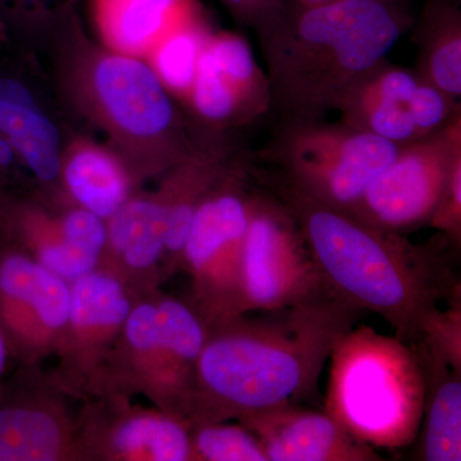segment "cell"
<instances>
[{
	"label": "cell",
	"mask_w": 461,
	"mask_h": 461,
	"mask_svg": "<svg viewBox=\"0 0 461 461\" xmlns=\"http://www.w3.org/2000/svg\"><path fill=\"white\" fill-rule=\"evenodd\" d=\"M359 313L330 294L212 324L196 364L187 424L238 420L311 396L333 348Z\"/></svg>",
	"instance_id": "1"
},
{
	"label": "cell",
	"mask_w": 461,
	"mask_h": 461,
	"mask_svg": "<svg viewBox=\"0 0 461 461\" xmlns=\"http://www.w3.org/2000/svg\"><path fill=\"white\" fill-rule=\"evenodd\" d=\"M282 203L299 224L330 293L357 311L384 318L406 344L420 338L442 300L460 295L438 248L411 244L286 184Z\"/></svg>",
	"instance_id": "2"
},
{
	"label": "cell",
	"mask_w": 461,
	"mask_h": 461,
	"mask_svg": "<svg viewBox=\"0 0 461 461\" xmlns=\"http://www.w3.org/2000/svg\"><path fill=\"white\" fill-rule=\"evenodd\" d=\"M409 0H335L297 5L286 0L259 36L272 107L286 120H314L338 111L355 85L414 25Z\"/></svg>",
	"instance_id": "3"
},
{
	"label": "cell",
	"mask_w": 461,
	"mask_h": 461,
	"mask_svg": "<svg viewBox=\"0 0 461 461\" xmlns=\"http://www.w3.org/2000/svg\"><path fill=\"white\" fill-rule=\"evenodd\" d=\"M72 62L78 102L120 145L136 182L195 153L169 91L145 58L81 48Z\"/></svg>",
	"instance_id": "4"
},
{
	"label": "cell",
	"mask_w": 461,
	"mask_h": 461,
	"mask_svg": "<svg viewBox=\"0 0 461 461\" xmlns=\"http://www.w3.org/2000/svg\"><path fill=\"white\" fill-rule=\"evenodd\" d=\"M330 360V417L372 447L411 445L420 429L426 397L411 346L363 326L339 339Z\"/></svg>",
	"instance_id": "5"
},
{
	"label": "cell",
	"mask_w": 461,
	"mask_h": 461,
	"mask_svg": "<svg viewBox=\"0 0 461 461\" xmlns=\"http://www.w3.org/2000/svg\"><path fill=\"white\" fill-rule=\"evenodd\" d=\"M206 333L208 327L189 302L162 290L138 297L108 355L94 397L141 395L154 408L187 424Z\"/></svg>",
	"instance_id": "6"
},
{
	"label": "cell",
	"mask_w": 461,
	"mask_h": 461,
	"mask_svg": "<svg viewBox=\"0 0 461 461\" xmlns=\"http://www.w3.org/2000/svg\"><path fill=\"white\" fill-rule=\"evenodd\" d=\"M277 159L285 184L321 205L350 214L373 180L393 163L400 145L348 124L286 120Z\"/></svg>",
	"instance_id": "7"
},
{
	"label": "cell",
	"mask_w": 461,
	"mask_h": 461,
	"mask_svg": "<svg viewBox=\"0 0 461 461\" xmlns=\"http://www.w3.org/2000/svg\"><path fill=\"white\" fill-rule=\"evenodd\" d=\"M245 173L232 168L200 202L180 268L189 276V303L206 327L242 314L240 269L253 195Z\"/></svg>",
	"instance_id": "8"
},
{
	"label": "cell",
	"mask_w": 461,
	"mask_h": 461,
	"mask_svg": "<svg viewBox=\"0 0 461 461\" xmlns=\"http://www.w3.org/2000/svg\"><path fill=\"white\" fill-rule=\"evenodd\" d=\"M242 313L277 311L330 295L287 206L253 195L240 269Z\"/></svg>",
	"instance_id": "9"
},
{
	"label": "cell",
	"mask_w": 461,
	"mask_h": 461,
	"mask_svg": "<svg viewBox=\"0 0 461 461\" xmlns=\"http://www.w3.org/2000/svg\"><path fill=\"white\" fill-rule=\"evenodd\" d=\"M460 158L459 113L432 135L402 145L395 159L373 180L350 214L397 235L429 226Z\"/></svg>",
	"instance_id": "10"
},
{
	"label": "cell",
	"mask_w": 461,
	"mask_h": 461,
	"mask_svg": "<svg viewBox=\"0 0 461 461\" xmlns=\"http://www.w3.org/2000/svg\"><path fill=\"white\" fill-rule=\"evenodd\" d=\"M71 309V284L0 236V326L12 362L41 366L56 354Z\"/></svg>",
	"instance_id": "11"
},
{
	"label": "cell",
	"mask_w": 461,
	"mask_h": 461,
	"mask_svg": "<svg viewBox=\"0 0 461 461\" xmlns=\"http://www.w3.org/2000/svg\"><path fill=\"white\" fill-rule=\"evenodd\" d=\"M133 296L111 273L96 268L71 284V309L58 345V384L74 400L91 399L109 353L133 304Z\"/></svg>",
	"instance_id": "12"
},
{
	"label": "cell",
	"mask_w": 461,
	"mask_h": 461,
	"mask_svg": "<svg viewBox=\"0 0 461 461\" xmlns=\"http://www.w3.org/2000/svg\"><path fill=\"white\" fill-rule=\"evenodd\" d=\"M338 112L342 123L402 147L441 130L460 107L417 72L384 62L348 91Z\"/></svg>",
	"instance_id": "13"
},
{
	"label": "cell",
	"mask_w": 461,
	"mask_h": 461,
	"mask_svg": "<svg viewBox=\"0 0 461 461\" xmlns=\"http://www.w3.org/2000/svg\"><path fill=\"white\" fill-rule=\"evenodd\" d=\"M76 424L78 461H193L189 426L131 397L85 400Z\"/></svg>",
	"instance_id": "14"
},
{
	"label": "cell",
	"mask_w": 461,
	"mask_h": 461,
	"mask_svg": "<svg viewBox=\"0 0 461 461\" xmlns=\"http://www.w3.org/2000/svg\"><path fill=\"white\" fill-rule=\"evenodd\" d=\"M71 400L41 366H18L0 391V461H78Z\"/></svg>",
	"instance_id": "15"
},
{
	"label": "cell",
	"mask_w": 461,
	"mask_h": 461,
	"mask_svg": "<svg viewBox=\"0 0 461 461\" xmlns=\"http://www.w3.org/2000/svg\"><path fill=\"white\" fill-rule=\"evenodd\" d=\"M56 202L8 196L0 209V236L72 284L98 268L107 223L81 206Z\"/></svg>",
	"instance_id": "16"
},
{
	"label": "cell",
	"mask_w": 461,
	"mask_h": 461,
	"mask_svg": "<svg viewBox=\"0 0 461 461\" xmlns=\"http://www.w3.org/2000/svg\"><path fill=\"white\" fill-rule=\"evenodd\" d=\"M187 102L203 122L217 129L241 126L272 108L268 77L244 38L209 33Z\"/></svg>",
	"instance_id": "17"
},
{
	"label": "cell",
	"mask_w": 461,
	"mask_h": 461,
	"mask_svg": "<svg viewBox=\"0 0 461 461\" xmlns=\"http://www.w3.org/2000/svg\"><path fill=\"white\" fill-rule=\"evenodd\" d=\"M98 268L121 281L133 299L160 286L172 273L166 249V215L157 191L135 193L108 221Z\"/></svg>",
	"instance_id": "18"
},
{
	"label": "cell",
	"mask_w": 461,
	"mask_h": 461,
	"mask_svg": "<svg viewBox=\"0 0 461 461\" xmlns=\"http://www.w3.org/2000/svg\"><path fill=\"white\" fill-rule=\"evenodd\" d=\"M259 439L268 461H379L377 451L355 438L327 411L281 403L236 420Z\"/></svg>",
	"instance_id": "19"
},
{
	"label": "cell",
	"mask_w": 461,
	"mask_h": 461,
	"mask_svg": "<svg viewBox=\"0 0 461 461\" xmlns=\"http://www.w3.org/2000/svg\"><path fill=\"white\" fill-rule=\"evenodd\" d=\"M0 135L36 180L56 194L62 159L60 132L20 75L0 71Z\"/></svg>",
	"instance_id": "20"
},
{
	"label": "cell",
	"mask_w": 461,
	"mask_h": 461,
	"mask_svg": "<svg viewBox=\"0 0 461 461\" xmlns=\"http://www.w3.org/2000/svg\"><path fill=\"white\" fill-rule=\"evenodd\" d=\"M138 185L117 151L78 140L63 149L53 199L108 221L136 193Z\"/></svg>",
	"instance_id": "21"
},
{
	"label": "cell",
	"mask_w": 461,
	"mask_h": 461,
	"mask_svg": "<svg viewBox=\"0 0 461 461\" xmlns=\"http://www.w3.org/2000/svg\"><path fill=\"white\" fill-rule=\"evenodd\" d=\"M409 345L420 360L426 386L418 459L460 461L461 366L429 339Z\"/></svg>",
	"instance_id": "22"
},
{
	"label": "cell",
	"mask_w": 461,
	"mask_h": 461,
	"mask_svg": "<svg viewBox=\"0 0 461 461\" xmlns=\"http://www.w3.org/2000/svg\"><path fill=\"white\" fill-rule=\"evenodd\" d=\"M196 9L195 0H93L96 26L109 50L140 58Z\"/></svg>",
	"instance_id": "23"
},
{
	"label": "cell",
	"mask_w": 461,
	"mask_h": 461,
	"mask_svg": "<svg viewBox=\"0 0 461 461\" xmlns=\"http://www.w3.org/2000/svg\"><path fill=\"white\" fill-rule=\"evenodd\" d=\"M230 169L222 154L198 149L160 181L156 191L165 208L167 260L172 276L180 268L182 248L200 202Z\"/></svg>",
	"instance_id": "24"
},
{
	"label": "cell",
	"mask_w": 461,
	"mask_h": 461,
	"mask_svg": "<svg viewBox=\"0 0 461 461\" xmlns=\"http://www.w3.org/2000/svg\"><path fill=\"white\" fill-rule=\"evenodd\" d=\"M417 74L456 102L461 95V14L454 0H429L417 30Z\"/></svg>",
	"instance_id": "25"
},
{
	"label": "cell",
	"mask_w": 461,
	"mask_h": 461,
	"mask_svg": "<svg viewBox=\"0 0 461 461\" xmlns=\"http://www.w3.org/2000/svg\"><path fill=\"white\" fill-rule=\"evenodd\" d=\"M209 32L199 9L163 36L145 59L169 94L189 99L200 53Z\"/></svg>",
	"instance_id": "26"
},
{
	"label": "cell",
	"mask_w": 461,
	"mask_h": 461,
	"mask_svg": "<svg viewBox=\"0 0 461 461\" xmlns=\"http://www.w3.org/2000/svg\"><path fill=\"white\" fill-rule=\"evenodd\" d=\"M190 441L193 461H268L259 439L239 421L193 424Z\"/></svg>",
	"instance_id": "27"
},
{
	"label": "cell",
	"mask_w": 461,
	"mask_h": 461,
	"mask_svg": "<svg viewBox=\"0 0 461 461\" xmlns=\"http://www.w3.org/2000/svg\"><path fill=\"white\" fill-rule=\"evenodd\" d=\"M429 226L444 233L459 247L461 240V158L455 163L450 173L444 194L437 205L435 213L430 217Z\"/></svg>",
	"instance_id": "28"
},
{
	"label": "cell",
	"mask_w": 461,
	"mask_h": 461,
	"mask_svg": "<svg viewBox=\"0 0 461 461\" xmlns=\"http://www.w3.org/2000/svg\"><path fill=\"white\" fill-rule=\"evenodd\" d=\"M240 23L253 27L257 33L271 25L286 5V0H221Z\"/></svg>",
	"instance_id": "29"
},
{
	"label": "cell",
	"mask_w": 461,
	"mask_h": 461,
	"mask_svg": "<svg viewBox=\"0 0 461 461\" xmlns=\"http://www.w3.org/2000/svg\"><path fill=\"white\" fill-rule=\"evenodd\" d=\"M0 12L5 20L8 17L18 23H35L48 9L42 0H0Z\"/></svg>",
	"instance_id": "30"
},
{
	"label": "cell",
	"mask_w": 461,
	"mask_h": 461,
	"mask_svg": "<svg viewBox=\"0 0 461 461\" xmlns=\"http://www.w3.org/2000/svg\"><path fill=\"white\" fill-rule=\"evenodd\" d=\"M9 360H11V355H9L7 339H5V332H3L2 326H0V391H2L3 384L5 382Z\"/></svg>",
	"instance_id": "31"
},
{
	"label": "cell",
	"mask_w": 461,
	"mask_h": 461,
	"mask_svg": "<svg viewBox=\"0 0 461 461\" xmlns=\"http://www.w3.org/2000/svg\"><path fill=\"white\" fill-rule=\"evenodd\" d=\"M300 5H305V7H312V5H326V3L335 2V0H294Z\"/></svg>",
	"instance_id": "32"
},
{
	"label": "cell",
	"mask_w": 461,
	"mask_h": 461,
	"mask_svg": "<svg viewBox=\"0 0 461 461\" xmlns=\"http://www.w3.org/2000/svg\"><path fill=\"white\" fill-rule=\"evenodd\" d=\"M5 20L3 17L2 12H0V41H5Z\"/></svg>",
	"instance_id": "33"
},
{
	"label": "cell",
	"mask_w": 461,
	"mask_h": 461,
	"mask_svg": "<svg viewBox=\"0 0 461 461\" xmlns=\"http://www.w3.org/2000/svg\"><path fill=\"white\" fill-rule=\"evenodd\" d=\"M7 194H5V191L0 187V209H2V206L5 205V200H7Z\"/></svg>",
	"instance_id": "34"
},
{
	"label": "cell",
	"mask_w": 461,
	"mask_h": 461,
	"mask_svg": "<svg viewBox=\"0 0 461 461\" xmlns=\"http://www.w3.org/2000/svg\"><path fill=\"white\" fill-rule=\"evenodd\" d=\"M72 2H74V0H68V3H72Z\"/></svg>",
	"instance_id": "35"
}]
</instances>
